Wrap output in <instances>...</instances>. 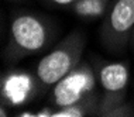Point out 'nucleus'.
<instances>
[{
	"mask_svg": "<svg viewBox=\"0 0 134 117\" xmlns=\"http://www.w3.org/2000/svg\"><path fill=\"white\" fill-rule=\"evenodd\" d=\"M57 38V28L48 17L37 12L20 9L12 14L4 48L7 62H19L48 49Z\"/></svg>",
	"mask_w": 134,
	"mask_h": 117,
	"instance_id": "nucleus-1",
	"label": "nucleus"
},
{
	"mask_svg": "<svg viewBox=\"0 0 134 117\" xmlns=\"http://www.w3.org/2000/svg\"><path fill=\"white\" fill-rule=\"evenodd\" d=\"M86 48V37L75 30L62 38L54 48L38 61L34 72L37 94L45 93L62 78L71 74L82 62Z\"/></svg>",
	"mask_w": 134,
	"mask_h": 117,
	"instance_id": "nucleus-2",
	"label": "nucleus"
},
{
	"mask_svg": "<svg viewBox=\"0 0 134 117\" xmlns=\"http://www.w3.org/2000/svg\"><path fill=\"white\" fill-rule=\"evenodd\" d=\"M134 32V0H113L103 17L100 41L107 51L120 54Z\"/></svg>",
	"mask_w": 134,
	"mask_h": 117,
	"instance_id": "nucleus-3",
	"label": "nucleus"
},
{
	"mask_svg": "<svg viewBox=\"0 0 134 117\" xmlns=\"http://www.w3.org/2000/svg\"><path fill=\"white\" fill-rule=\"evenodd\" d=\"M97 83L100 86V104L97 116L102 117L104 112L126 102L130 79V69L126 62H93Z\"/></svg>",
	"mask_w": 134,
	"mask_h": 117,
	"instance_id": "nucleus-4",
	"label": "nucleus"
},
{
	"mask_svg": "<svg viewBox=\"0 0 134 117\" xmlns=\"http://www.w3.org/2000/svg\"><path fill=\"white\" fill-rule=\"evenodd\" d=\"M95 93H99L95 68L88 62H81L71 74L52 86L49 103L55 106V109H59Z\"/></svg>",
	"mask_w": 134,
	"mask_h": 117,
	"instance_id": "nucleus-5",
	"label": "nucleus"
},
{
	"mask_svg": "<svg viewBox=\"0 0 134 117\" xmlns=\"http://www.w3.org/2000/svg\"><path fill=\"white\" fill-rule=\"evenodd\" d=\"M37 96L35 78L24 72H7L2 78V102L24 104Z\"/></svg>",
	"mask_w": 134,
	"mask_h": 117,
	"instance_id": "nucleus-6",
	"label": "nucleus"
},
{
	"mask_svg": "<svg viewBox=\"0 0 134 117\" xmlns=\"http://www.w3.org/2000/svg\"><path fill=\"white\" fill-rule=\"evenodd\" d=\"M100 104V94L95 93L82 99L74 104L65 107L54 109L52 117H85V116H97Z\"/></svg>",
	"mask_w": 134,
	"mask_h": 117,
	"instance_id": "nucleus-7",
	"label": "nucleus"
},
{
	"mask_svg": "<svg viewBox=\"0 0 134 117\" xmlns=\"http://www.w3.org/2000/svg\"><path fill=\"white\" fill-rule=\"evenodd\" d=\"M110 0H76L71 6V10L76 17L85 21L103 19L106 14Z\"/></svg>",
	"mask_w": 134,
	"mask_h": 117,
	"instance_id": "nucleus-8",
	"label": "nucleus"
},
{
	"mask_svg": "<svg viewBox=\"0 0 134 117\" xmlns=\"http://www.w3.org/2000/svg\"><path fill=\"white\" fill-rule=\"evenodd\" d=\"M134 116V103L133 102H123L104 112L102 117H133Z\"/></svg>",
	"mask_w": 134,
	"mask_h": 117,
	"instance_id": "nucleus-9",
	"label": "nucleus"
},
{
	"mask_svg": "<svg viewBox=\"0 0 134 117\" xmlns=\"http://www.w3.org/2000/svg\"><path fill=\"white\" fill-rule=\"evenodd\" d=\"M41 2H44L45 4L48 6H52V7H61V9H64V7H69L74 4L76 0H41Z\"/></svg>",
	"mask_w": 134,
	"mask_h": 117,
	"instance_id": "nucleus-10",
	"label": "nucleus"
},
{
	"mask_svg": "<svg viewBox=\"0 0 134 117\" xmlns=\"http://www.w3.org/2000/svg\"><path fill=\"white\" fill-rule=\"evenodd\" d=\"M54 110L51 109H42V110L37 112V117H52Z\"/></svg>",
	"mask_w": 134,
	"mask_h": 117,
	"instance_id": "nucleus-11",
	"label": "nucleus"
},
{
	"mask_svg": "<svg viewBox=\"0 0 134 117\" xmlns=\"http://www.w3.org/2000/svg\"><path fill=\"white\" fill-rule=\"evenodd\" d=\"M19 117H37V112H19Z\"/></svg>",
	"mask_w": 134,
	"mask_h": 117,
	"instance_id": "nucleus-12",
	"label": "nucleus"
},
{
	"mask_svg": "<svg viewBox=\"0 0 134 117\" xmlns=\"http://www.w3.org/2000/svg\"><path fill=\"white\" fill-rule=\"evenodd\" d=\"M130 44L134 47V32H133V35H131V41H130Z\"/></svg>",
	"mask_w": 134,
	"mask_h": 117,
	"instance_id": "nucleus-13",
	"label": "nucleus"
},
{
	"mask_svg": "<svg viewBox=\"0 0 134 117\" xmlns=\"http://www.w3.org/2000/svg\"><path fill=\"white\" fill-rule=\"evenodd\" d=\"M4 2H24V0H4Z\"/></svg>",
	"mask_w": 134,
	"mask_h": 117,
	"instance_id": "nucleus-14",
	"label": "nucleus"
}]
</instances>
